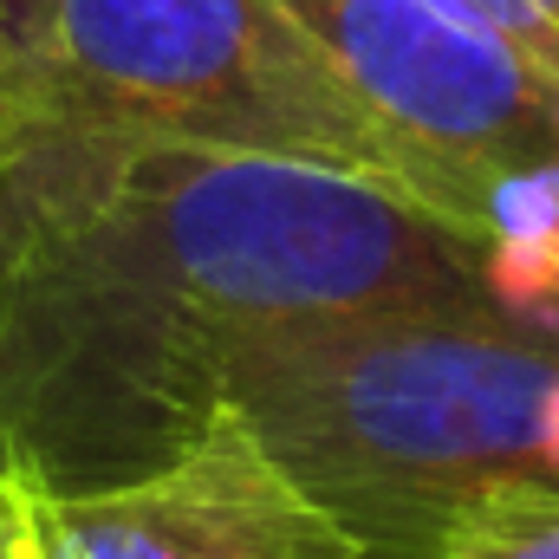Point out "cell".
<instances>
[{
	"instance_id": "52a82bcc",
	"label": "cell",
	"mask_w": 559,
	"mask_h": 559,
	"mask_svg": "<svg viewBox=\"0 0 559 559\" xmlns=\"http://www.w3.org/2000/svg\"><path fill=\"white\" fill-rule=\"evenodd\" d=\"M521 13H527V26H534V39H540L547 66L559 72V0H521Z\"/></svg>"
},
{
	"instance_id": "8fae6325",
	"label": "cell",
	"mask_w": 559,
	"mask_h": 559,
	"mask_svg": "<svg viewBox=\"0 0 559 559\" xmlns=\"http://www.w3.org/2000/svg\"><path fill=\"white\" fill-rule=\"evenodd\" d=\"M554 274H559V235H554Z\"/></svg>"
},
{
	"instance_id": "7a4b0ae2",
	"label": "cell",
	"mask_w": 559,
	"mask_h": 559,
	"mask_svg": "<svg viewBox=\"0 0 559 559\" xmlns=\"http://www.w3.org/2000/svg\"><path fill=\"white\" fill-rule=\"evenodd\" d=\"M554 378L559 332L495 299L365 306L261 325L228 365L222 411L358 559H429L475 495L547 481Z\"/></svg>"
},
{
	"instance_id": "277c9868",
	"label": "cell",
	"mask_w": 559,
	"mask_h": 559,
	"mask_svg": "<svg viewBox=\"0 0 559 559\" xmlns=\"http://www.w3.org/2000/svg\"><path fill=\"white\" fill-rule=\"evenodd\" d=\"M404 143L423 202L481 241L488 189L559 169V79L455 0H280Z\"/></svg>"
},
{
	"instance_id": "8992f818",
	"label": "cell",
	"mask_w": 559,
	"mask_h": 559,
	"mask_svg": "<svg viewBox=\"0 0 559 559\" xmlns=\"http://www.w3.org/2000/svg\"><path fill=\"white\" fill-rule=\"evenodd\" d=\"M429 559H559V481H501L475 495Z\"/></svg>"
},
{
	"instance_id": "30bf717a",
	"label": "cell",
	"mask_w": 559,
	"mask_h": 559,
	"mask_svg": "<svg viewBox=\"0 0 559 559\" xmlns=\"http://www.w3.org/2000/svg\"><path fill=\"white\" fill-rule=\"evenodd\" d=\"M13 521H20V501H13V488L0 481V559H13Z\"/></svg>"
},
{
	"instance_id": "6da1fadb",
	"label": "cell",
	"mask_w": 559,
	"mask_h": 559,
	"mask_svg": "<svg viewBox=\"0 0 559 559\" xmlns=\"http://www.w3.org/2000/svg\"><path fill=\"white\" fill-rule=\"evenodd\" d=\"M481 293V241L423 202L274 156L13 111L0 131V481L98 495L222 417L274 325Z\"/></svg>"
},
{
	"instance_id": "5b68a950",
	"label": "cell",
	"mask_w": 559,
	"mask_h": 559,
	"mask_svg": "<svg viewBox=\"0 0 559 559\" xmlns=\"http://www.w3.org/2000/svg\"><path fill=\"white\" fill-rule=\"evenodd\" d=\"M13 501V559H358L235 411L138 481Z\"/></svg>"
},
{
	"instance_id": "9c48e42d",
	"label": "cell",
	"mask_w": 559,
	"mask_h": 559,
	"mask_svg": "<svg viewBox=\"0 0 559 559\" xmlns=\"http://www.w3.org/2000/svg\"><path fill=\"white\" fill-rule=\"evenodd\" d=\"M20 111V92H13V59H7V26H0V131L13 124Z\"/></svg>"
},
{
	"instance_id": "3957f363",
	"label": "cell",
	"mask_w": 559,
	"mask_h": 559,
	"mask_svg": "<svg viewBox=\"0 0 559 559\" xmlns=\"http://www.w3.org/2000/svg\"><path fill=\"white\" fill-rule=\"evenodd\" d=\"M0 26L33 118L338 169L423 202L404 143L280 0H0Z\"/></svg>"
},
{
	"instance_id": "ba28073f",
	"label": "cell",
	"mask_w": 559,
	"mask_h": 559,
	"mask_svg": "<svg viewBox=\"0 0 559 559\" xmlns=\"http://www.w3.org/2000/svg\"><path fill=\"white\" fill-rule=\"evenodd\" d=\"M540 462H547V481H559V378L547 397V423H540Z\"/></svg>"
}]
</instances>
